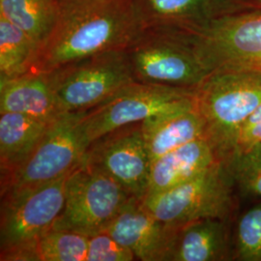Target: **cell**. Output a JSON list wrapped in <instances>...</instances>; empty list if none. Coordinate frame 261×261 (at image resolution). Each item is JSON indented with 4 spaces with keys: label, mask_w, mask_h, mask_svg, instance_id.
<instances>
[{
    "label": "cell",
    "mask_w": 261,
    "mask_h": 261,
    "mask_svg": "<svg viewBox=\"0 0 261 261\" xmlns=\"http://www.w3.org/2000/svg\"><path fill=\"white\" fill-rule=\"evenodd\" d=\"M142 30L133 0L60 2L56 27L39 48L31 71L50 72L101 53L125 49Z\"/></svg>",
    "instance_id": "1"
},
{
    "label": "cell",
    "mask_w": 261,
    "mask_h": 261,
    "mask_svg": "<svg viewBox=\"0 0 261 261\" xmlns=\"http://www.w3.org/2000/svg\"><path fill=\"white\" fill-rule=\"evenodd\" d=\"M261 103V73L214 71L196 88V105L206 138L224 167L233 151L236 135Z\"/></svg>",
    "instance_id": "2"
},
{
    "label": "cell",
    "mask_w": 261,
    "mask_h": 261,
    "mask_svg": "<svg viewBox=\"0 0 261 261\" xmlns=\"http://www.w3.org/2000/svg\"><path fill=\"white\" fill-rule=\"evenodd\" d=\"M126 53L136 83L196 88L211 74L178 30L143 29Z\"/></svg>",
    "instance_id": "3"
},
{
    "label": "cell",
    "mask_w": 261,
    "mask_h": 261,
    "mask_svg": "<svg viewBox=\"0 0 261 261\" xmlns=\"http://www.w3.org/2000/svg\"><path fill=\"white\" fill-rule=\"evenodd\" d=\"M181 32L211 73H261V13L221 12L205 24Z\"/></svg>",
    "instance_id": "4"
},
{
    "label": "cell",
    "mask_w": 261,
    "mask_h": 261,
    "mask_svg": "<svg viewBox=\"0 0 261 261\" xmlns=\"http://www.w3.org/2000/svg\"><path fill=\"white\" fill-rule=\"evenodd\" d=\"M50 72L62 112L89 111L136 83L126 48L101 53Z\"/></svg>",
    "instance_id": "5"
},
{
    "label": "cell",
    "mask_w": 261,
    "mask_h": 261,
    "mask_svg": "<svg viewBox=\"0 0 261 261\" xmlns=\"http://www.w3.org/2000/svg\"><path fill=\"white\" fill-rule=\"evenodd\" d=\"M232 182L224 164L218 162L196 177L142 201L166 224L181 225L208 218L227 221L235 205Z\"/></svg>",
    "instance_id": "6"
},
{
    "label": "cell",
    "mask_w": 261,
    "mask_h": 261,
    "mask_svg": "<svg viewBox=\"0 0 261 261\" xmlns=\"http://www.w3.org/2000/svg\"><path fill=\"white\" fill-rule=\"evenodd\" d=\"M130 197L112 178L81 165L66 179L64 206L53 229L87 237L103 232Z\"/></svg>",
    "instance_id": "7"
},
{
    "label": "cell",
    "mask_w": 261,
    "mask_h": 261,
    "mask_svg": "<svg viewBox=\"0 0 261 261\" xmlns=\"http://www.w3.org/2000/svg\"><path fill=\"white\" fill-rule=\"evenodd\" d=\"M86 112H64L53 122L28 161L0 182L1 194L47 184L79 168L87 149L82 132Z\"/></svg>",
    "instance_id": "8"
},
{
    "label": "cell",
    "mask_w": 261,
    "mask_h": 261,
    "mask_svg": "<svg viewBox=\"0 0 261 261\" xmlns=\"http://www.w3.org/2000/svg\"><path fill=\"white\" fill-rule=\"evenodd\" d=\"M195 98L196 88L133 83L85 112L82 120L85 144L88 147L111 130L142 122L160 112L191 103Z\"/></svg>",
    "instance_id": "9"
},
{
    "label": "cell",
    "mask_w": 261,
    "mask_h": 261,
    "mask_svg": "<svg viewBox=\"0 0 261 261\" xmlns=\"http://www.w3.org/2000/svg\"><path fill=\"white\" fill-rule=\"evenodd\" d=\"M67 177L1 194L0 252L33 242L53 229L64 206Z\"/></svg>",
    "instance_id": "10"
},
{
    "label": "cell",
    "mask_w": 261,
    "mask_h": 261,
    "mask_svg": "<svg viewBox=\"0 0 261 261\" xmlns=\"http://www.w3.org/2000/svg\"><path fill=\"white\" fill-rule=\"evenodd\" d=\"M82 166L112 178L130 196L143 200L151 160L141 122L122 126L94 140L85 151Z\"/></svg>",
    "instance_id": "11"
},
{
    "label": "cell",
    "mask_w": 261,
    "mask_h": 261,
    "mask_svg": "<svg viewBox=\"0 0 261 261\" xmlns=\"http://www.w3.org/2000/svg\"><path fill=\"white\" fill-rule=\"evenodd\" d=\"M178 227L160 221L132 196L105 231L130 249L137 260L168 261Z\"/></svg>",
    "instance_id": "12"
},
{
    "label": "cell",
    "mask_w": 261,
    "mask_h": 261,
    "mask_svg": "<svg viewBox=\"0 0 261 261\" xmlns=\"http://www.w3.org/2000/svg\"><path fill=\"white\" fill-rule=\"evenodd\" d=\"M17 112L53 123L61 112L51 72H33L0 81V113Z\"/></svg>",
    "instance_id": "13"
},
{
    "label": "cell",
    "mask_w": 261,
    "mask_h": 261,
    "mask_svg": "<svg viewBox=\"0 0 261 261\" xmlns=\"http://www.w3.org/2000/svg\"><path fill=\"white\" fill-rule=\"evenodd\" d=\"M151 163L172 150L206 137L204 122L195 101L152 115L141 122Z\"/></svg>",
    "instance_id": "14"
},
{
    "label": "cell",
    "mask_w": 261,
    "mask_h": 261,
    "mask_svg": "<svg viewBox=\"0 0 261 261\" xmlns=\"http://www.w3.org/2000/svg\"><path fill=\"white\" fill-rule=\"evenodd\" d=\"M218 162L221 161L206 137L188 142L151 163L145 197L183 184Z\"/></svg>",
    "instance_id": "15"
},
{
    "label": "cell",
    "mask_w": 261,
    "mask_h": 261,
    "mask_svg": "<svg viewBox=\"0 0 261 261\" xmlns=\"http://www.w3.org/2000/svg\"><path fill=\"white\" fill-rule=\"evenodd\" d=\"M227 221L201 219L178 227L168 261H227L234 247Z\"/></svg>",
    "instance_id": "16"
},
{
    "label": "cell",
    "mask_w": 261,
    "mask_h": 261,
    "mask_svg": "<svg viewBox=\"0 0 261 261\" xmlns=\"http://www.w3.org/2000/svg\"><path fill=\"white\" fill-rule=\"evenodd\" d=\"M133 4L143 29L188 31L221 13L220 0H133Z\"/></svg>",
    "instance_id": "17"
},
{
    "label": "cell",
    "mask_w": 261,
    "mask_h": 261,
    "mask_svg": "<svg viewBox=\"0 0 261 261\" xmlns=\"http://www.w3.org/2000/svg\"><path fill=\"white\" fill-rule=\"evenodd\" d=\"M50 124L17 112L0 113V182L28 161Z\"/></svg>",
    "instance_id": "18"
},
{
    "label": "cell",
    "mask_w": 261,
    "mask_h": 261,
    "mask_svg": "<svg viewBox=\"0 0 261 261\" xmlns=\"http://www.w3.org/2000/svg\"><path fill=\"white\" fill-rule=\"evenodd\" d=\"M59 14V0H0V16L24 31L38 50L56 27Z\"/></svg>",
    "instance_id": "19"
},
{
    "label": "cell",
    "mask_w": 261,
    "mask_h": 261,
    "mask_svg": "<svg viewBox=\"0 0 261 261\" xmlns=\"http://www.w3.org/2000/svg\"><path fill=\"white\" fill-rule=\"evenodd\" d=\"M88 237L51 229L35 241L12 249L14 261H86Z\"/></svg>",
    "instance_id": "20"
},
{
    "label": "cell",
    "mask_w": 261,
    "mask_h": 261,
    "mask_svg": "<svg viewBox=\"0 0 261 261\" xmlns=\"http://www.w3.org/2000/svg\"><path fill=\"white\" fill-rule=\"evenodd\" d=\"M37 53V45L24 31L0 16V81L30 72Z\"/></svg>",
    "instance_id": "21"
},
{
    "label": "cell",
    "mask_w": 261,
    "mask_h": 261,
    "mask_svg": "<svg viewBox=\"0 0 261 261\" xmlns=\"http://www.w3.org/2000/svg\"><path fill=\"white\" fill-rule=\"evenodd\" d=\"M234 259L261 261V203L243 215L238 223Z\"/></svg>",
    "instance_id": "22"
},
{
    "label": "cell",
    "mask_w": 261,
    "mask_h": 261,
    "mask_svg": "<svg viewBox=\"0 0 261 261\" xmlns=\"http://www.w3.org/2000/svg\"><path fill=\"white\" fill-rule=\"evenodd\" d=\"M225 168L244 194L261 197V151L250 150L236 155Z\"/></svg>",
    "instance_id": "23"
},
{
    "label": "cell",
    "mask_w": 261,
    "mask_h": 261,
    "mask_svg": "<svg viewBox=\"0 0 261 261\" xmlns=\"http://www.w3.org/2000/svg\"><path fill=\"white\" fill-rule=\"evenodd\" d=\"M134 252L106 231L88 237L86 261H133Z\"/></svg>",
    "instance_id": "24"
},
{
    "label": "cell",
    "mask_w": 261,
    "mask_h": 261,
    "mask_svg": "<svg viewBox=\"0 0 261 261\" xmlns=\"http://www.w3.org/2000/svg\"><path fill=\"white\" fill-rule=\"evenodd\" d=\"M260 142L261 103L241 125L240 129L236 135L232 155L229 159V161L236 155L243 154L252 150Z\"/></svg>",
    "instance_id": "25"
},
{
    "label": "cell",
    "mask_w": 261,
    "mask_h": 261,
    "mask_svg": "<svg viewBox=\"0 0 261 261\" xmlns=\"http://www.w3.org/2000/svg\"><path fill=\"white\" fill-rule=\"evenodd\" d=\"M77 1H86V0H59V2H77Z\"/></svg>",
    "instance_id": "26"
},
{
    "label": "cell",
    "mask_w": 261,
    "mask_h": 261,
    "mask_svg": "<svg viewBox=\"0 0 261 261\" xmlns=\"http://www.w3.org/2000/svg\"><path fill=\"white\" fill-rule=\"evenodd\" d=\"M252 150H257V151H261V142L258 144V145H256L254 148H252Z\"/></svg>",
    "instance_id": "27"
},
{
    "label": "cell",
    "mask_w": 261,
    "mask_h": 261,
    "mask_svg": "<svg viewBox=\"0 0 261 261\" xmlns=\"http://www.w3.org/2000/svg\"><path fill=\"white\" fill-rule=\"evenodd\" d=\"M259 2H261V0H259Z\"/></svg>",
    "instance_id": "28"
}]
</instances>
